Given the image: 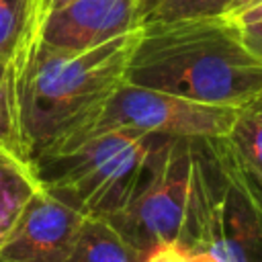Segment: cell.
Listing matches in <instances>:
<instances>
[{"label": "cell", "mask_w": 262, "mask_h": 262, "mask_svg": "<svg viewBox=\"0 0 262 262\" xmlns=\"http://www.w3.org/2000/svg\"><path fill=\"white\" fill-rule=\"evenodd\" d=\"M25 43V0H0V63H14Z\"/></svg>", "instance_id": "13"}, {"label": "cell", "mask_w": 262, "mask_h": 262, "mask_svg": "<svg viewBox=\"0 0 262 262\" xmlns=\"http://www.w3.org/2000/svg\"><path fill=\"white\" fill-rule=\"evenodd\" d=\"M188 262H219V260L205 250H188Z\"/></svg>", "instance_id": "19"}, {"label": "cell", "mask_w": 262, "mask_h": 262, "mask_svg": "<svg viewBox=\"0 0 262 262\" xmlns=\"http://www.w3.org/2000/svg\"><path fill=\"white\" fill-rule=\"evenodd\" d=\"M235 0H151L143 6V23L178 20V18H203L225 16Z\"/></svg>", "instance_id": "12"}, {"label": "cell", "mask_w": 262, "mask_h": 262, "mask_svg": "<svg viewBox=\"0 0 262 262\" xmlns=\"http://www.w3.org/2000/svg\"><path fill=\"white\" fill-rule=\"evenodd\" d=\"M68 2H72V0H49V4H47V12L53 10V8H57V6H63V4H68Z\"/></svg>", "instance_id": "20"}, {"label": "cell", "mask_w": 262, "mask_h": 262, "mask_svg": "<svg viewBox=\"0 0 262 262\" xmlns=\"http://www.w3.org/2000/svg\"><path fill=\"white\" fill-rule=\"evenodd\" d=\"M227 137L235 145L248 170L262 184V100L237 108Z\"/></svg>", "instance_id": "11"}, {"label": "cell", "mask_w": 262, "mask_h": 262, "mask_svg": "<svg viewBox=\"0 0 262 262\" xmlns=\"http://www.w3.org/2000/svg\"><path fill=\"white\" fill-rule=\"evenodd\" d=\"M231 20H233V23H237V25L262 23V4H258V6H254V8L246 10V12H242V14H237V16H233Z\"/></svg>", "instance_id": "17"}, {"label": "cell", "mask_w": 262, "mask_h": 262, "mask_svg": "<svg viewBox=\"0 0 262 262\" xmlns=\"http://www.w3.org/2000/svg\"><path fill=\"white\" fill-rule=\"evenodd\" d=\"M0 147L29 162L20 129L18 70L14 63H0Z\"/></svg>", "instance_id": "10"}, {"label": "cell", "mask_w": 262, "mask_h": 262, "mask_svg": "<svg viewBox=\"0 0 262 262\" xmlns=\"http://www.w3.org/2000/svg\"><path fill=\"white\" fill-rule=\"evenodd\" d=\"M258 4H262V0H235L233 4H231V8L227 10V18H233V16H237V14H242V12H246V10H250V8H254V6H258Z\"/></svg>", "instance_id": "18"}, {"label": "cell", "mask_w": 262, "mask_h": 262, "mask_svg": "<svg viewBox=\"0 0 262 262\" xmlns=\"http://www.w3.org/2000/svg\"><path fill=\"white\" fill-rule=\"evenodd\" d=\"M139 29L86 51L45 45L31 51L18 76V113L29 162L80 141L92 129L125 82Z\"/></svg>", "instance_id": "2"}, {"label": "cell", "mask_w": 262, "mask_h": 262, "mask_svg": "<svg viewBox=\"0 0 262 262\" xmlns=\"http://www.w3.org/2000/svg\"><path fill=\"white\" fill-rule=\"evenodd\" d=\"M237 31H239V39L244 41V45L262 61V23L237 25Z\"/></svg>", "instance_id": "16"}, {"label": "cell", "mask_w": 262, "mask_h": 262, "mask_svg": "<svg viewBox=\"0 0 262 262\" xmlns=\"http://www.w3.org/2000/svg\"><path fill=\"white\" fill-rule=\"evenodd\" d=\"M37 188L31 162L0 147V248Z\"/></svg>", "instance_id": "9"}, {"label": "cell", "mask_w": 262, "mask_h": 262, "mask_svg": "<svg viewBox=\"0 0 262 262\" xmlns=\"http://www.w3.org/2000/svg\"><path fill=\"white\" fill-rule=\"evenodd\" d=\"M190 182V139L158 137L147 170L129 203L111 221L137 250L178 242Z\"/></svg>", "instance_id": "4"}, {"label": "cell", "mask_w": 262, "mask_h": 262, "mask_svg": "<svg viewBox=\"0 0 262 262\" xmlns=\"http://www.w3.org/2000/svg\"><path fill=\"white\" fill-rule=\"evenodd\" d=\"M82 221V213L39 186L4 239L0 262H63Z\"/></svg>", "instance_id": "7"}, {"label": "cell", "mask_w": 262, "mask_h": 262, "mask_svg": "<svg viewBox=\"0 0 262 262\" xmlns=\"http://www.w3.org/2000/svg\"><path fill=\"white\" fill-rule=\"evenodd\" d=\"M158 137L123 129L92 133L31 162L43 190L84 217H115L141 184Z\"/></svg>", "instance_id": "3"}, {"label": "cell", "mask_w": 262, "mask_h": 262, "mask_svg": "<svg viewBox=\"0 0 262 262\" xmlns=\"http://www.w3.org/2000/svg\"><path fill=\"white\" fill-rule=\"evenodd\" d=\"M47 4H49V0H25V43H23V55L18 61V76H20V70L25 68L31 51L37 45L41 25L47 16Z\"/></svg>", "instance_id": "14"}, {"label": "cell", "mask_w": 262, "mask_h": 262, "mask_svg": "<svg viewBox=\"0 0 262 262\" xmlns=\"http://www.w3.org/2000/svg\"><path fill=\"white\" fill-rule=\"evenodd\" d=\"M141 12V0H72L47 12L37 45L86 51L137 31Z\"/></svg>", "instance_id": "6"}, {"label": "cell", "mask_w": 262, "mask_h": 262, "mask_svg": "<svg viewBox=\"0 0 262 262\" xmlns=\"http://www.w3.org/2000/svg\"><path fill=\"white\" fill-rule=\"evenodd\" d=\"M125 82L242 108L262 100V61L227 16L143 23Z\"/></svg>", "instance_id": "1"}, {"label": "cell", "mask_w": 262, "mask_h": 262, "mask_svg": "<svg viewBox=\"0 0 262 262\" xmlns=\"http://www.w3.org/2000/svg\"><path fill=\"white\" fill-rule=\"evenodd\" d=\"M141 2H143V6H145V4H147V2H151V0H141Z\"/></svg>", "instance_id": "21"}, {"label": "cell", "mask_w": 262, "mask_h": 262, "mask_svg": "<svg viewBox=\"0 0 262 262\" xmlns=\"http://www.w3.org/2000/svg\"><path fill=\"white\" fill-rule=\"evenodd\" d=\"M143 256L111 221L84 217L63 262H143Z\"/></svg>", "instance_id": "8"}, {"label": "cell", "mask_w": 262, "mask_h": 262, "mask_svg": "<svg viewBox=\"0 0 262 262\" xmlns=\"http://www.w3.org/2000/svg\"><path fill=\"white\" fill-rule=\"evenodd\" d=\"M235 115L237 108L203 104L170 92L123 82L84 137L123 129L149 137L211 139L227 135Z\"/></svg>", "instance_id": "5"}, {"label": "cell", "mask_w": 262, "mask_h": 262, "mask_svg": "<svg viewBox=\"0 0 262 262\" xmlns=\"http://www.w3.org/2000/svg\"><path fill=\"white\" fill-rule=\"evenodd\" d=\"M143 262H188V250L178 242L162 244L151 248L143 256Z\"/></svg>", "instance_id": "15"}]
</instances>
